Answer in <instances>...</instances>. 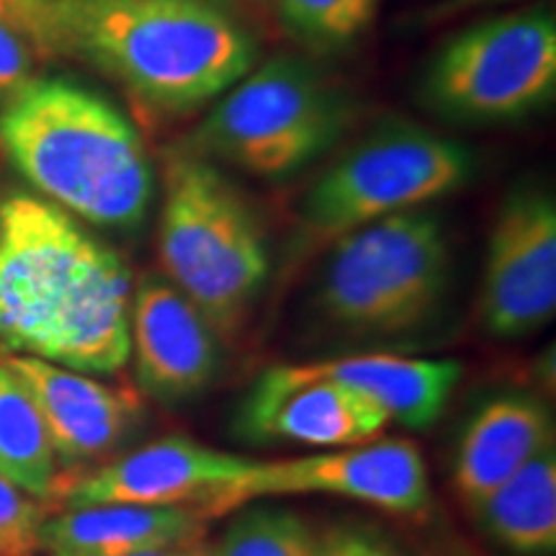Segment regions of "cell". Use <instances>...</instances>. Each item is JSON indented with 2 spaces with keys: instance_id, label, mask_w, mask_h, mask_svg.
I'll return each mask as SVG.
<instances>
[{
  "instance_id": "obj_1",
  "label": "cell",
  "mask_w": 556,
  "mask_h": 556,
  "mask_svg": "<svg viewBox=\"0 0 556 556\" xmlns=\"http://www.w3.org/2000/svg\"><path fill=\"white\" fill-rule=\"evenodd\" d=\"M127 263L31 193L0 201V345L83 374L129 361Z\"/></svg>"
},
{
  "instance_id": "obj_2",
  "label": "cell",
  "mask_w": 556,
  "mask_h": 556,
  "mask_svg": "<svg viewBox=\"0 0 556 556\" xmlns=\"http://www.w3.org/2000/svg\"><path fill=\"white\" fill-rule=\"evenodd\" d=\"M29 9L50 60L86 62L155 114L217 101L258 62L253 34L208 0H39Z\"/></svg>"
},
{
  "instance_id": "obj_3",
  "label": "cell",
  "mask_w": 556,
  "mask_h": 556,
  "mask_svg": "<svg viewBox=\"0 0 556 556\" xmlns=\"http://www.w3.org/2000/svg\"><path fill=\"white\" fill-rule=\"evenodd\" d=\"M0 150L62 212L131 232L148 219L155 173L119 109L62 78L31 80L0 111Z\"/></svg>"
},
{
  "instance_id": "obj_4",
  "label": "cell",
  "mask_w": 556,
  "mask_h": 556,
  "mask_svg": "<svg viewBox=\"0 0 556 556\" xmlns=\"http://www.w3.org/2000/svg\"><path fill=\"white\" fill-rule=\"evenodd\" d=\"M157 261L160 276L225 340L245 328L270 274L258 212L217 163L180 144L163 155Z\"/></svg>"
},
{
  "instance_id": "obj_5",
  "label": "cell",
  "mask_w": 556,
  "mask_h": 556,
  "mask_svg": "<svg viewBox=\"0 0 556 556\" xmlns=\"http://www.w3.org/2000/svg\"><path fill=\"white\" fill-rule=\"evenodd\" d=\"M448 281L446 229L433 212L413 208L332 240L312 309L340 336L400 338L433 319Z\"/></svg>"
},
{
  "instance_id": "obj_6",
  "label": "cell",
  "mask_w": 556,
  "mask_h": 556,
  "mask_svg": "<svg viewBox=\"0 0 556 556\" xmlns=\"http://www.w3.org/2000/svg\"><path fill=\"white\" fill-rule=\"evenodd\" d=\"M345 122L338 88L307 60L281 54L222 93L180 148L253 178L283 180L323 157Z\"/></svg>"
},
{
  "instance_id": "obj_7",
  "label": "cell",
  "mask_w": 556,
  "mask_h": 556,
  "mask_svg": "<svg viewBox=\"0 0 556 556\" xmlns=\"http://www.w3.org/2000/svg\"><path fill=\"white\" fill-rule=\"evenodd\" d=\"M471 152L415 124L392 122L353 144L315 180L299 206L312 242H332L371 222L422 208L462 189Z\"/></svg>"
},
{
  "instance_id": "obj_8",
  "label": "cell",
  "mask_w": 556,
  "mask_h": 556,
  "mask_svg": "<svg viewBox=\"0 0 556 556\" xmlns=\"http://www.w3.org/2000/svg\"><path fill=\"white\" fill-rule=\"evenodd\" d=\"M556 90V21L526 9L479 21L426 65L420 101L456 124H505L546 106Z\"/></svg>"
},
{
  "instance_id": "obj_9",
  "label": "cell",
  "mask_w": 556,
  "mask_h": 556,
  "mask_svg": "<svg viewBox=\"0 0 556 556\" xmlns=\"http://www.w3.org/2000/svg\"><path fill=\"white\" fill-rule=\"evenodd\" d=\"M294 495L345 497L409 518L426 516L433 500L420 448L407 438H374L323 454L250 462L235 482L197 505V510L212 520L258 500Z\"/></svg>"
},
{
  "instance_id": "obj_10",
  "label": "cell",
  "mask_w": 556,
  "mask_h": 556,
  "mask_svg": "<svg viewBox=\"0 0 556 556\" xmlns=\"http://www.w3.org/2000/svg\"><path fill=\"white\" fill-rule=\"evenodd\" d=\"M482 328L500 340L526 338L556 312V204L544 189L503 201L486 240L477 302Z\"/></svg>"
},
{
  "instance_id": "obj_11",
  "label": "cell",
  "mask_w": 556,
  "mask_h": 556,
  "mask_svg": "<svg viewBox=\"0 0 556 556\" xmlns=\"http://www.w3.org/2000/svg\"><path fill=\"white\" fill-rule=\"evenodd\" d=\"M250 462L189 435H163L80 477H58L50 500L62 510L90 505L197 507L235 482Z\"/></svg>"
},
{
  "instance_id": "obj_12",
  "label": "cell",
  "mask_w": 556,
  "mask_h": 556,
  "mask_svg": "<svg viewBox=\"0 0 556 556\" xmlns=\"http://www.w3.org/2000/svg\"><path fill=\"white\" fill-rule=\"evenodd\" d=\"M377 402L307 364L270 366L248 389L238 413L240 435L250 441L304 443L340 448L374 441L389 426Z\"/></svg>"
},
{
  "instance_id": "obj_13",
  "label": "cell",
  "mask_w": 556,
  "mask_h": 556,
  "mask_svg": "<svg viewBox=\"0 0 556 556\" xmlns=\"http://www.w3.org/2000/svg\"><path fill=\"white\" fill-rule=\"evenodd\" d=\"M129 358L137 392L180 405L204 394L219 371V336L168 278L150 274L131 289Z\"/></svg>"
},
{
  "instance_id": "obj_14",
  "label": "cell",
  "mask_w": 556,
  "mask_h": 556,
  "mask_svg": "<svg viewBox=\"0 0 556 556\" xmlns=\"http://www.w3.org/2000/svg\"><path fill=\"white\" fill-rule=\"evenodd\" d=\"M0 361L26 387L45 420L54 458L65 467L114 454L144 422V402L137 389L106 384L90 374L21 353Z\"/></svg>"
},
{
  "instance_id": "obj_15",
  "label": "cell",
  "mask_w": 556,
  "mask_h": 556,
  "mask_svg": "<svg viewBox=\"0 0 556 556\" xmlns=\"http://www.w3.org/2000/svg\"><path fill=\"white\" fill-rule=\"evenodd\" d=\"M554 446V417L546 402L528 392H500L484 400L456 441V497L471 513L500 484Z\"/></svg>"
},
{
  "instance_id": "obj_16",
  "label": "cell",
  "mask_w": 556,
  "mask_h": 556,
  "mask_svg": "<svg viewBox=\"0 0 556 556\" xmlns=\"http://www.w3.org/2000/svg\"><path fill=\"white\" fill-rule=\"evenodd\" d=\"M193 505H90L62 510L41 526V552L62 556H135L206 539Z\"/></svg>"
},
{
  "instance_id": "obj_17",
  "label": "cell",
  "mask_w": 556,
  "mask_h": 556,
  "mask_svg": "<svg viewBox=\"0 0 556 556\" xmlns=\"http://www.w3.org/2000/svg\"><path fill=\"white\" fill-rule=\"evenodd\" d=\"M312 371L364 394L384 409L389 420L422 430L448 407L462 379V364L451 358H409L371 353L307 361Z\"/></svg>"
},
{
  "instance_id": "obj_18",
  "label": "cell",
  "mask_w": 556,
  "mask_h": 556,
  "mask_svg": "<svg viewBox=\"0 0 556 556\" xmlns=\"http://www.w3.org/2000/svg\"><path fill=\"white\" fill-rule=\"evenodd\" d=\"M471 516L500 548L516 556L556 554V451L536 458L500 484Z\"/></svg>"
},
{
  "instance_id": "obj_19",
  "label": "cell",
  "mask_w": 556,
  "mask_h": 556,
  "mask_svg": "<svg viewBox=\"0 0 556 556\" xmlns=\"http://www.w3.org/2000/svg\"><path fill=\"white\" fill-rule=\"evenodd\" d=\"M0 475L26 495L50 500L58 458L37 405L16 374L0 361Z\"/></svg>"
},
{
  "instance_id": "obj_20",
  "label": "cell",
  "mask_w": 556,
  "mask_h": 556,
  "mask_svg": "<svg viewBox=\"0 0 556 556\" xmlns=\"http://www.w3.org/2000/svg\"><path fill=\"white\" fill-rule=\"evenodd\" d=\"M212 556H317L319 531L296 510L274 505L240 507Z\"/></svg>"
},
{
  "instance_id": "obj_21",
  "label": "cell",
  "mask_w": 556,
  "mask_h": 556,
  "mask_svg": "<svg viewBox=\"0 0 556 556\" xmlns=\"http://www.w3.org/2000/svg\"><path fill=\"white\" fill-rule=\"evenodd\" d=\"M283 21L315 47H340L371 24L379 0H274Z\"/></svg>"
},
{
  "instance_id": "obj_22",
  "label": "cell",
  "mask_w": 556,
  "mask_h": 556,
  "mask_svg": "<svg viewBox=\"0 0 556 556\" xmlns=\"http://www.w3.org/2000/svg\"><path fill=\"white\" fill-rule=\"evenodd\" d=\"M50 60L41 45L26 0H0V101L37 80V70Z\"/></svg>"
},
{
  "instance_id": "obj_23",
  "label": "cell",
  "mask_w": 556,
  "mask_h": 556,
  "mask_svg": "<svg viewBox=\"0 0 556 556\" xmlns=\"http://www.w3.org/2000/svg\"><path fill=\"white\" fill-rule=\"evenodd\" d=\"M47 518L50 505L0 475V556H39Z\"/></svg>"
},
{
  "instance_id": "obj_24",
  "label": "cell",
  "mask_w": 556,
  "mask_h": 556,
  "mask_svg": "<svg viewBox=\"0 0 556 556\" xmlns=\"http://www.w3.org/2000/svg\"><path fill=\"white\" fill-rule=\"evenodd\" d=\"M317 556H402L384 533L371 526L338 523L319 531Z\"/></svg>"
},
{
  "instance_id": "obj_25",
  "label": "cell",
  "mask_w": 556,
  "mask_h": 556,
  "mask_svg": "<svg viewBox=\"0 0 556 556\" xmlns=\"http://www.w3.org/2000/svg\"><path fill=\"white\" fill-rule=\"evenodd\" d=\"M135 556H212V544H208L206 539H199V541H189V544L152 548V552H142Z\"/></svg>"
},
{
  "instance_id": "obj_26",
  "label": "cell",
  "mask_w": 556,
  "mask_h": 556,
  "mask_svg": "<svg viewBox=\"0 0 556 556\" xmlns=\"http://www.w3.org/2000/svg\"><path fill=\"white\" fill-rule=\"evenodd\" d=\"M208 3H214V5H219V9H225V11H238V9H245V5H255V3H261V0H208Z\"/></svg>"
},
{
  "instance_id": "obj_27",
  "label": "cell",
  "mask_w": 556,
  "mask_h": 556,
  "mask_svg": "<svg viewBox=\"0 0 556 556\" xmlns=\"http://www.w3.org/2000/svg\"><path fill=\"white\" fill-rule=\"evenodd\" d=\"M486 3H503V0H454V9H475V5H486Z\"/></svg>"
},
{
  "instance_id": "obj_28",
  "label": "cell",
  "mask_w": 556,
  "mask_h": 556,
  "mask_svg": "<svg viewBox=\"0 0 556 556\" xmlns=\"http://www.w3.org/2000/svg\"><path fill=\"white\" fill-rule=\"evenodd\" d=\"M45 556H62V554H54V552H47Z\"/></svg>"
},
{
  "instance_id": "obj_29",
  "label": "cell",
  "mask_w": 556,
  "mask_h": 556,
  "mask_svg": "<svg viewBox=\"0 0 556 556\" xmlns=\"http://www.w3.org/2000/svg\"><path fill=\"white\" fill-rule=\"evenodd\" d=\"M26 3H39V0H26Z\"/></svg>"
}]
</instances>
